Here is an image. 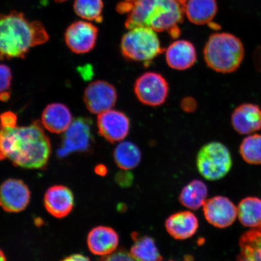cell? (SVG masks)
Here are the masks:
<instances>
[{"mask_svg": "<svg viewBox=\"0 0 261 261\" xmlns=\"http://www.w3.org/2000/svg\"><path fill=\"white\" fill-rule=\"evenodd\" d=\"M91 125V120L89 118L78 117L74 120L65 132L58 155L63 158L71 152L89 149L93 138Z\"/></svg>", "mask_w": 261, "mask_h": 261, "instance_id": "cell-8", "label": "cell"}, {"mask_svg": "<svg viewBox=\"0 0 261 261\" xmlns=\"http://www.w3.org/2000/svg\"><path fill=\"white\" fill-rule=\"evenodd\" d=\"M244 54L240 39L225 32L212 34L204 49V60L208 67L221 73L236 71L242 63Z\"/></svg>", "mask_w": 261, "mask_h": 261, "instance_id": "cell-4", "label": "cell"}, {"mask_svg": "<svg viewBox=\"0 0 261 261\" xmlns=\"http://www.w3.org/2000/svg\"><path fill=\"white\" fill-rule=\"evenodd\" d=\"M10 97H11L10 91H6V92L0 94V101H2V102H7L9 100Z\"/></svg>", "mask_w": 261, "mask_h": 261, "instance_id": "cell-36", "label": "cell"}, {"mask_svg": "<svg viewBox=\"0 0 261 261\" xmlns=\"http://www.w3.org/2000/svg\"><path fill=\"white\" fill-rule=\"evenodd\" d=\"M197 60L194 45L187 40H177L166 51V60L173 69L185 70L193 66Z\"/></svg>", "mask_w": 261, "mask_h": 261, "instance_id": "cell-18", "label": "cell"}, {"mask_svg": "<svg viewBox=\"0 0 261 261\" xmlns=\"http://www.w3.org/2000/svg\"><path fill=\"white\" fill-rule=\"evenodd\" d=\"M102 0H74L73 9L77 16L88 21L101 22L103 20Z\"/></svg>", "mask_w": 261, "mask_h": 261, "instance_id": "cell-26", "label": "cell"}, {"mask_svg": "<svg viewBox=\"0 0 261 261\" xmlns=\"http://www.w3.org/2000/svg\"><path fill=\"white\" fill-rule=\"evenodd\" d=\"M44 205L52 216L58 218L67 217L74 206L72 192L64 186H54L45 193Z\"/></svg>", "mask_w": 261, "mask_h": 261, "instance_id": "cell-15", "label": "cell"}, {"mask_svg": "<svg viewBox=\"0 0 261 261\" xmlns=\"http://www.w3.org/2000/svg\"><path fill=\"white\" fill-rule=\"evenodd\" d=\"M203 211L208 223L217 228L230 226L238 216L236 205L223 196L208 199L203 205Z\"/></svg>", "mask_w": 261, "mask_h": 261, "instance_id": "cell-13", "label": "cell"}, {"mask_svg": "<svg viewBox=\"0 0 261 261\" xmlns=\"http://www.w3.org/2000/svg\"><path fill=\"white\" fill-rule=\"evenodd\" d=\"M66 1H67V0H55V2L57 3H64Z\"/></svg>", "mask_w": 261, "mask_h": 261, "instance_id": "cell-39", "label": "cell"}, {"mask_svg": "<svg viewBox=\"0 0 261 261\" xmlns=\"http://www.w3.org/2000/svg\"><path fill=\"white\" fill-rule=\"evenodd\" d=\"M12 74L8 65L0 64V94L9 91L11 86Z\"/></svg>", "mask_w": 261, "mask_h": 261, "instance_id": "cell-28", "label": "cell"}, {"mask_svg": "<svg viewBox=\"0 0 261 261\" xmlns=\"http://www.w3.org/2000/svg\"><path fill=\"white\" fill-rule=\"evenodd\" d=\"M255 63L261 71V47L257 49L255 54Z\"/></svg>", "mask_w": 261, "mask_h": 261, "instance_id": "cell-34", "label": "cell"}, {"mask_svg": "<svg viewBox=\"0 0 261 261\" xmlns=\"http://www.w3.org/2000/svg\"><path fill=\"white\" fill-rule=\"evenodd\" d=\"M6 260V257L4 253L2 250H0V261H4Z\"/></svg>", "mask_w": 261, "mask_h": 261, "instance_id": "cell-37", "label": "cell"}, {"mask_svg": "<svg viewBox=\"0 0 261 261\" xmlns=\"http://www.w3.org/2000/svg\"><path fill=\"white\" fill-rule=\"evenodd\" d=\"M135 92L139 101L145 105L161 106L168 96V82L161 74L147 72L136 80Z\"/></svg>", "mask_w": 261, "mask_h": 261, "instance_id": "cell-7", "label": "cell"}, {"mask_svg": "<svg viewBox=\"0 0 261 261\" xmlns=\"http://www.w3.org/2000/svg\"><path fill=\"white\" fill-rule=\"evenodd\" d=\"M30 200V190L20 179L9 178L0 186V206L6 212L24 211Z\"/></svg>", "mask_w": 261, "mask_h": 261, "instance_id": "cell-11", "label": "cell"}, {"mask_svg": "<svg viewBox=\"0 0 261 261\" xmlns=\"http://www.w3.org/2000/svg\"><path fill=\"white\" fill-rule=\"evenodd\" d=\"M51 144L41 123L15 128H0V161L8 159L25 169L44 168L50 158Z\"/></svg>", "mask_w": 261, "mask_h": 261, "instance_id": "cell-1", "label": "cell"}, {"mask_svg": "<svg viewBox=\"0 0 261 261\" xmlns=\"http://www.w3.org/2000/svg\"><path fill=\"white\" fill-rule=\"evenodd\" d=\"M117 98V91L113 85L106 81H96L87 86L83 99L90 112L99 114L112 109Z\"/></svg>", "mask_w": 261, "mask_h": 261, "instance_id": "cell-10", "label": "cell"}, {"mask_svg": "<svg viewBox=\"0 0 261 261\" xmlns=\"http://www.w3.org/2000/svg\"><path fill=\"white\" fill-rule=\"evenodd\" d=\"M90 259L89 257H86V256L83 255V254H74L73 255L69 256L67 257L66 258H65L64 260H68V261H74V260H89Z\"/></svg>", "mask_w": 261, "mask_h": 261, "instance_id": "cell-33", "label": "cell"}, {"mask_svg": "<svg viewBox=\"0 0 261 261\" xmlns=\"http://www.w3.org/2000/svg\"><path fill=\"white\" fill-rule=\"evenodd\" d=\"M119 243L118 234L113 228L106 226L93 228L87 238L90 252L97 256H105L114 252Z\"/></svg>", "mask_w": 261, "mask_h": 261, "instance_id": "cell-16", "label": "cell"}, {"mask_svg": "<svg viewBox=\"0 0 261 261\" xmlns=\"http://www.w3.org/2000/svg\"><path fill=\"white\" fill-rule=\"evenodd\" d=\"M17 122V116L14 113L6 112L0 115V128H15Z\"/></svg>", "mask_w": 261, "mask_h": 261, "instance_id": "cell-29", "label": "cell"}, {"mask_svg": "<svg viewBox=\"0 0 261 261\" xmlns=\"http://www.w3.org/2000/svg\"><path fill=\"white\" fill-rule=\"evenodd\" d=\"M48 40L40 21H30L24 14L15 11L0 14V60L24 58L32 48Z\"/></svg>", "mask_w": 261, "mask_h": 261, "instance_id": "cell-2", "label": "cell"}, {"mask_svg": "<svg viewBox=\"0 0 261 261\" xmlns=\"http://www.w3.org/2000/svg\"><path fill=\"white\" fill-rule=\"evenodd\" d=\"M244 161L251 165H261V135L247 136L240 147Z\"/></svg>", "mask_w": 261, "mask_h": 261, "instance_id": "cell-27", "label": "cell"}, {"mask_svg": "<svg viewBox=\"0 0 261 261\" xmlns=\"http://www.w3.org/2000/svg\"><path fill=\"white\" fill-rule=\"evenodd\" d=\"M182 108L186 112H190L194 111L196 108V103L193 99L187 98L182 102Z\"/></svg>", "mask_w": 261, "mask_h": 261, "instance_id": "cell-32", "label": "cell"}, {"mask_svg": "<svg viewBox=\"0 0 261 261\" xmlns=\"http://www.w3.org/2000/svg\"><path fill=\"white\" fill-rule=\"evenodd\" d=\"M208 190L206 185L198 179L192 181L182 189L179 201L185 207L198 210L207 200Z\"/></svg>", "mask_w": 261, "mask_h": 261, "instance_id": "cell-23", "label": "cell"}, {"mask_svg": "<svg viewBox=\"0 0 261 261\" xmlns=\"http://www.w3.org/2000/svg\"><path fill=\"white\" fill-rule=\"evenodd\" d=\"M42 125L49 132L60 134L64 133L72 123V115L68 108L64 104H49L42 112Z\"/></svg>", "mask_w": 261, "mask_h": 261, "instance_id": "cell-19", "label": "cell"}, {"mask_svg": "<svg viewBox=\"0 0 261 261\" xmlns=\"http://www.w3.org/2000/svg\"><path fill=\"white\" fill-rule=\"evenodd\" d=\"M96 172L97 174L100 175H104L107 174V170L106 166L103 165H99L97 166L96 168Z\"/></svg>", "mask_w": 261, "mask_h": 261, "instance_id": "cell-35", "label": "cell"}, {"mask_svg": "<svg viewBox=\"0 0 261 261\" xmlns=\"http://www.w3.org/2000/svg\"><path fill=\"white\" fill-rule=\"evenodd\" d=\"M130 5L127 29L146 27L168 32L174 38L179 37L178 24L184 20L185 7L178 0H136Z\"/></svg>", "mask_w": 261, "mask_h": 261, "instance_id": "cell-3", "label": "cell"}, {"mask_svg": "<svg viewBox=\"0 0 261 261\" xmlns=\"http://www.w3.org/2000/svg\"><path fill=\"white\" fill-rule=\"evenodd\" d=\"M231 124L240 135H250L261 129V109L253 103H243L231 114Z\"/></svg>", "mask_w": 261, "mask_h": 261, "instance_id": "cell-14", "label": "cell"}, {"mask_svg": "<svg viewBox=\"0 0 261 261\" xmlns=\"http://www.w3.org/2000/svg\"><path fill=\"white\" fill-rule=\"evenodd\" d=\"M115 180L116 184L120 187L129 188L133 184L134 176L132 173L128 170H123L117 173Z\"/></svg>", "mask_w": 261, "mask_h": 261, "instance_id": "cell-30", "label": "cell"}, {"mask_svg": "<svg viewBox=\"0 0 261 261\" xmlns=\"http://www.w3.org/2000/svg\"><path fill=\"white\" fill-rule=\"evenodd\" d=\"M125 1L128 2H134L136 1V0H125Z\"/></svg>", "mask_w": 261, "mask_h": 261, "instance_id": "cell-40", "label": "cell"}, {"mask_svg": "<svg viewBox=\"0 0 261 261\" xmlns=\"http://www.w3.org/2000/svg\"><path fill=\"white\" fill-rule=\"evenodd\" d=\"M129 30L121 41L122 53L127 60L148 62L162 53L163 49L153 29L137 27Z\"/></svg>", "mask_w": 261, "mask_h": 261, "instance_id": "cell-5", "label": "cell"}, {"mask_svg": "<svg viewBox=\"0 0 261 261\" xmlns=\"http://www.w3.org/2000/svg\"><path fill=\"white\" fill-rule=\"evenodd\" d=\"M199 226L197 217L189 211H181L171 215L165 222V227L175 240H184L194 236Z\"/></svg>", "mask_w": 261, "mask_h": 261, "instance_id": "cell-17", "label": "cell"}, {"mask_svg": "<svg viewBox=\"0 0 261 261\" xmlns=\"http://www.w3.org/2000/svg\"><path fill=\"white\" fill-rule=\"evenodd\" d=\"M217 11L216 0H188L185 8L189 20L197 25L210 23Z\"/></svg>", "mask_w": 261, "mask_h": 261, "instance_id": "cell-20", "label": "cell"}, {"mask_svg": "<svg viewBox=\"0 0 261 261\" xmlns=\"http://www.w3.org/2000/svg\"><path fill=\"white\" fill-rule=\"evenodd\" d=\"M199 172L211 181L223 178L232 166L229 150L223 143L214 142L202 147L197 158Z\"/></svg>", "mask_w": 261, "mask_h": 261, "instance_id": "cell-6", "label": "cell"}, {"mask_svg": "<svg viewBox=\"0 0 261 261\" xmlns=\"http://www.w3.org/2000/svg\"><path fill=\"white\" fill-rule=\"evenodd\" d=\"M141 152L138 146L128 141L122 142L117 146L114 151L116 165L122 170L135 168L141 161Z\"/></svg>", "mask_w": 261, "mask_h": 261, "instance_id": "cell-25", "label": "cell"}, {"mask_svg": "<svg viewBox=\"0 0 261 261\" xmlns=\"http://www.w3.org/2000/svg\"><path fill=\"white\" fill-rule=\"evenodd\" d=\"M97 123L100 135L110 143L122 141L129 132L128 117L119 111L111 109L98 114Z\"/></svg>", "mask_w": 261, "mask_h": 261, "instance_id": "cell-12", "label": "cell"}, {"mask_svg": "<svg viewBox=\"0 0 261 261\" xmlns=\"http://www.w3.org/2000/svg\"><path fill=\"white\" fill-rule=\"evenodd\" d=\"M178 1L181 3V5H184L185 7L186 4L188 2V0H178Z\"/></svg>", "mask_w": 261, "mask_h": 261, "instance_id": "cell-38", "label": "cell"}, {"mask_svg": "<svg viewBox=\"0 0 261 261\" xmlns=\"http://www.w3.org/2000/svg\"><path fill=\"white\" fill-rule=\"evenodd\" d=\"M105 260H134L133 256L130 253L127 252L126 250L120 249L119 250L114 251V252L103 256L101 259Z\"/></svg>", "mask_w": 261, "mask_h": 261, "instance_id": "cell-31", "label": "cell"}, {"mask_svg": "<svg viewBox=\"0 0 261 261\" xmlns=\"http://www.w3.org/2000/svg\"><path fill=\"white\" fill-rule=\"evenodd\" d=\"M238 219L243 226L254 228L261 225V200L247 197L240 201L237 207Z\"/></svg>", "mask_w": 261, "mask_h": 261, "instance_id": "cell-24", "label": "cell"}, {"mask_svg": "<svg viewBox=\"0 0 261 261\" xmlns=\"http://www.w3.org/2000/svg\"><path fill=\"white\" fill-rule=\"evenodd\" d=\"M97 36L96 25L89 22L78 21L68 26L65 33V41L73 53L84 54L95 47Z\"/></svg>", "mask_w": 261, "mask_h": 261, "instance_id": "cell-9", "label": "cell"}, {"mask_svg": "<svg viewBox=\"0 0 261 261\" xmlns=\"http://www.w3.org/2000/svg\"><path fill=\"white\" fill-rule=\"evenodd\" d=\"M239 244L238 260H261V225L243 234Z\"/></svg>", "mask_w": 261, "mask_h": 261, "instance_id": "cell-21", "label": "cell"}, {"mask_svg": "<svg viewBox=\"0 0 261 261\" xmlns=\"http://www.w3.org/2000/svg\"><path fill=\"white\" fill-rule=\"evenodd\" d=\"M132 237L134 244L130 248V253L135 260L156 261L163 259L153 238L140 236L137 232L133 233Z\"/></svg>", "mask_w": 261, "mask_h": 261, "instance_id": "cell-22", "label": "cell"}]
</instances>
